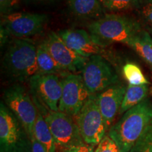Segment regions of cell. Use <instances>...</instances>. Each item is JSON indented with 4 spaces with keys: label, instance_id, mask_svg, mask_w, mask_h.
Segmentation results:
<instances>
[{
    "label": "cell",
    "instance_id": "obj_18",
    "mask_svg": "<svg viewBox=\"0 0 152 152\" xmlns=\"http://www.w3.org/2000/svg\"><path fill=\"white\" fill-rule=\"evenodd\" d=\"M149 87L147 85H129L126 89L120 113H125L128 110L134 107L146 99Z\"/></svg>",
    "mask_w": 152,
    "mask_h": 152
},
{
    "label": "cell",
    "instance_id": "obj_17",
    "mask_svg": "<svg viewBox=\"0 0 152 152\" xmlns=\"http://www.w3.org/2000/svg\"><path fill=\"white\" fill-rule=\"evenodd\" d=\"M37 74L39 75H66V72L56 64L42 43L37 47Z\"/></svg>",
    "mask_w": 152,
    "mask_h": 152
},
{
    "label": "cell",
    "instance_id": "obj_4",
    "mask_svg": "<svg viewBox=\"0 0 152 152\" xmlns=\"http://www.w3.org/2000/svg\"><path fill=\"white\" fill-rule=\"evenodd\" d=\"M0 152H32L29 134L2 102L0 104Z\"/></svg>",
    "mask_w": 152,
    "mask_h": 152
},
{
    "label": "cell",
    "instance_id": "obj_1",
    "mask_svg": "<svg viewBox=\"0 0 152 152\" xmlns=\"http://www.w3.org/2000/svg\"><path fill=\"white\" fill-rule=\"evenodd\" d=\"M152 120V104L148 99L128 110L108 131L120 152H130Z\"/></svg>",
    "mask_w": 152,
    "mask_h": 152
},
{
    "label": "cell",
    "instance_id": "obj_7",
    "mask_svg": "<svg viewBox=\"0 0 152 152\" xmlns=\"http://www.w3.org/2000/svg\"><path fill=\"white\" fill-rule=\"evenodd\" d=\"M4 99L6 106L14 114L31 139L38 111L27 91L20 85H14L5 90Z\"/></svg>",
    "mask_w": 152,
    "mask_h": 152
},
{
    "label": "cell",
    "instance_id": "obj_28",
    "mask_svg": "<svg viewBox=\"0 0 152 152\" xmlns=\"http://www.w3.org/2000/svg\"><path fill=\"white\" fill-rule=\"evenodd\" d=\"M30 1H48V0H30Z\"/></svg>",
    "mask_w": 152,
    "mask_h": 152
},
{
    "label": "cell",
    "instance_id": "obj_22",
    "mask_svg": "<svg viewBox=\"0 0 152 152\" xmlns=\"http://www.w3.org/2000/svg\"><path fill=\"white\" fill-rule=\"evenodd\" d=\"M104 8L112 11H121L134 7L137 0H99Z\"/></svg>",
    "mask_w": 152,
    "mask_h": 152
},
{
    "label": "cell",
    "instance_id": "obj_10",
    "mask_svg": "<svg viewBox=\"0 0 152 152\" xmlns=\"http://www.w3.org/2000/svg\"><path fill=\"white\" fill-rule=\"evenodd\" d=\"M90 96L80 75L66 74L62 79V94L58 111L76 117Z\"/></svg>",
    "mask_w": 152,
    "mask_h": 152
},
{
    "label": "cell",
    "instance_id": "obj_20",
    "mask_svg": "<svg viewBox=\"0 0 152 152\" xmlns=\"http://www.w3.org/2000/svg\"><path fill=\"white\" fill-rule=\"evenodd\" d=\"M123 73L129 85H143L149 83L144 75L141 68L134 63H127L123 68Z\"/></svg>",
    "mask_w": 152,
    "mask_h": 152
},
{
    "label": "cell",
    "instance_id": "obj_26",
    "mask_svg": "<svg viewBox=\"0 0 152 152\" xmlns=\"http://www.w3.org/2000/svg\"><path fill=\"white\" fill-rule=\"evenodd\" d=\"M142 15L152 26V0L143 6L142 8Z\"/></svg>",
    "mask_w": 152,
    "mask_h": 152
},
{
    "label": "cell",
    "instance_id": "obj_8",
    "mask_svg": "<svg viewBox=\"0 0 152 152\" xmlns=\"http://www.w3.org/2000/svg\"><path fill=\"white\" fill-rule=\"evenodd\" d=\"M43 115L59 151L85 143L77 123L71 115L61 111H52Z\"/></svg>",
    "mask_w": 152,
    "mask_h": 152
},
{
    "label": "cell",
    "instance_id": "obj_25",
    "mask_svg": "<svg viewBox=\"0 0 152 152\" xmlns=\"http://www.w3.org/2000/svg\"><path fill=\"white\" fill-rule=\"evenodd\" d=\"M94 146L84 143L80 145L74 146V147L62 150V151H60V152H94Z\"/></svg>",
    "mask_w": 152,
    "mask_h": 152
},
{
    "label": "cell",
    "instance_id": "obj_27",
    "mask_svg": "<svg viewBox=\"0 0 152 152\" xmlns=\"http://www.w3.org/2000/svg\"><path fill=\"white\" fill-rule=\"evenodd\" d=\"M32 142V152H47L43 146L33 137L31 138Z\"/></svg>",
    "mask_w": 152,
    "mask_h": 152
},
{
    "label": "cell",
    "instance_id": "obj_9",
    "mask_svg": "<svg viewBox=\"0 0 152 152\" xmlns=\"http://www.w3.org/2000/svg\"><path fill=\"white\" fill-rule=\"evenodd\" d=\"M82 77L90 94H96L118 84V77L110 64L100 55H95L82 70Z\"/></svg>",
    "mask_w": 152,
    "mask_h": 152
},
{
    "label": "cell",
    "instance_id": "obj_24",
    "mask_svg": "<svg viewBox=\"0 0 152 152\" xmlns=\"http://www.w3.org/2000/svg\"><path fill=\"white\" fill-rule=\"evenodd\" d=\"M20 0H0V11L2 15L11 14L20 4Z\"/></svg>",
    "mask_w": 152,
    "mask_h": 152
},
{
    "label": "cell",
    "instance_id": "obj_5",
    "mask_svg": "<svg viewBox=\"0 0 152 152\" xmlns=\"http://www.w3.org/2000/svg\"><path fill=\"white\" fill-rule=\"evenodd\" d=\"M48 21L47 15L28 12H13L2 15L1 42L9 36L15 39H26L41 33Z\"/></svg>",
    "mask_w": 152,
    "mask_h": 152
},
{
    "label": "cell",
    "instance_id": "obj_6",
    "mask_svg": "<svg viewBox=\"0 0 152 152\" xmlns=\"http://www.w3.org/2000/svg\"><path fill=\"white\" fill-rule=\"evenodd\" d=\"M76 123L85 144L98 145L107 131L97 102V95L90 94L76 115Z\"/></svg>",
    "mask_w": 152,
    "mask_h": 152
},
{
    "label": "cell",
    "instance_id": "obj_19",
    "mask_svg": "<svg viewBox=\"0 0 152 152\" xmlns=\"http://www.w3.org/2000/svg\"><path fill=\"white\" fill-rule=\"evenodd\" d=\"M128 45L152 67V37L149 33L141 30Z\"/></svg>",
    "mask_w": 152,
    "mask_h": 152
},
{
    "label": "cell",
    "instance_id": "obj_21",
    "mask_svg": "<svg viewBox=\"0 0 152 152\" xmlns=\"http://www.w3.org/2000/svg\"><path fill=\"white\" fill-rule=\"evenodd\" d=\"M130 152H152V120Z\"/></svg>",
    "mask_w": 152,
    "mask_h": 152
},
{
    "label": "cell",
    "instance_id": "obj_3",
    "mask_svg": "<svg viewBox=\"0 0 152 152\" xmlns=\"http://www.w3.org/2000/svg\"><path fill=\"white\" fill-rule=\"evenodd\" d=\"M90 33L104 42H120L128 45L140 33L137 23L128 17L107 14L88 26Z\"/></svg>",
    "mask_w": 152,
    "mask_h": 152
},
{
    "label": "cell",
    "instance_id": "obj_13",
    "mask_svg": "<svg viewBox=\"0 0 152 152\" xmlns=\"http://www.w3.org/2000/svg\"><path fill=\"white\" fill-rule=\"evenodd\" d=\"M29 83L34 94L49 111H58L62 94V79L54 74H37L29 80Z\"/></svg>",
    "mask_w": 152,
    "mask_h": 152
},
{
    "label": "cell",
    "instance_id": "obj_2",
    "mask_svg": "<svg viewBox=\"0 0 152 152\" xmlns=\"http://www.w3.org/2000/svg\"><path fill=\"white\" fill-rule=\"evenodd\" d=\"M3 68L9 77L29 80L38 72L37 47L27 39H13L3 58Z\"/></svg>",
    "mask_w": 152,
    "mask_h": 152
},
{
    "label": "cell",
    "instance_id": "obj_14",
    "mask_svg": "<svg viewBox=\"0 0 152 152\" xmlns=\"http://www.w3.org/2000/svg\"><path fill=\"white\" fill-rule=\"evenodd\" d=\"M125 92V87L118 83L96 94L99 107L108 131L111 127L118 112H120Z\"/></svg>",
    "mask_w": 152,
    "mask_h": 152
},
{
    "label": "cell",
    "instance_id": "obj_23",
    "mask_svg": "<svg viewBox=\"0 0 152 152\" xmlns=\"http://www.w3.org/2000/svg\"><path fill=\"white\" fill-rule=\"evenodd\" d=\"M94 152H120L117 144L108 134H106Z\"/></svg>",
    "mask_w": 152,
    "mask_h": 152
},
{
    "label": "cell",
    "instance_id": "obj_11",
    "mask_svg": "<svg viewBox=\"0 0 152 152\" xmlns=\"http://www.w3.org/2000/svg\"><path fill=\"white\" fill-rule=\"evenodd\" d=\"M58 35L71 50L80 56L90 58L95 55L107 56V45L96 36L83 29L61 30Z\"/></svg>",
    "mask_w": 152,
    "mask_h": 152
},
{
    "label": "cell",
    "instance_id": "obj_16",
    "mask_svg": "<svg viewBox=\"0 0 152 152\" xmlns=\"http://www.w3.org/2000/svg\"><path fill=\"white\" fill-rule=\"evenodd\" d=\"M33 137L43 146L47 152L56 151L57 147L54 137L45 117L39 111L34 126Z\"/></svg>",
    "mask_w": 152,
    "mask_h": 152
},
{
    "label": "cell",
    "instance_id": "obj_15",
    "mask_svg": "<svg viewBox=\"0 0 152 152\" xmlns=\"http://www.w3.org/2000/svg\"><path fill=\"white\" fill-rule=\"evenodd\" d=\"M68 7L79 18L98 19L104 16V7L99 0H68Z\"/></svg>",
    "mask_w": 152,
    "mask_h": 152
},
{
    "label": "cell",
    "instance_id": "obj_12",
    "mask_svg": "<svg viewBox=\"0 0 152 152\" xmlns=\"http://www.w3.org/2000/svg\"><path fill=\"white\" fill-rule=\"evenodd\" d=\"M42 43L52 55L56 64L64 71L72 73L82 71L89 58L81 56L74 52L64 43L58 33H49Z\"/></svg>",
    "mask_w": 152,
    "mask_h": 152
}]
</instances>
